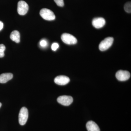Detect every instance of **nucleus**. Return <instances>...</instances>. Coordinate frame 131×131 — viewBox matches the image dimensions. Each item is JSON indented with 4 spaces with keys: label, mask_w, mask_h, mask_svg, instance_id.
<instances>
[{
    "label": "nucleus",
    "mask_w": 131,
    "mask_h": 131,
    "mask_svg": "<svg viewBox=\"0 0 131 131\" xmlns=\"http://www.w3.org/2000/svg\"><path fill=\"white\" fill-rule=\"evenodd\" d=\"M40 15L43 19L47 20H54L56 16L51 10L46 8H42L40 10Z\"/></svg>",
    "instance_id": "obj_1"
},
{
    "label": "nucleus",
    "mask_w": 131,
    "mask_h": 131,
    "mask_svg": "<svg viewBox=\"0 0 131 131\" xmlns=\"http://www.w3.org/2000/svg\"><path fill=\"white\" fill-rule=\"evenodd\" d=\"M28 117V109L26 107H22L19 114V122L21 125H24L26 123Z\"/></svg>",
    "instance_id": "obj_2"
},
{
    "label": "nucleus",
    "mask_w": 131,
    "mask_h": 131,
    "mask_svg": "<svg viewBox=\"0 0 131 131\" xmlns=\"http://www.w3.org/2000/svg\"><path fill=\"white\" fill-rule=\"evenodd\" d=\"M114 39L113 37H108L102 40L99 45V49L101 51L106 50L112 45Z\"/></svg>",
    "instance_id": "obj_3"
},
{
    "label": "nucleus",
    "mask_w": 131,
    "mask_h": 131,
    "mask_svg": "<svg viewBox=\"0 0 131 131\" xmlns=\"http://www.w3.org/2000/svg\"><path fill=\"white\" fill-rule=\"evenodd\" d=\"M61 38L62 41L66 44L74 45L77 42L76 38L69 34H63L61 35Z\"/></svg>",
    "instance_id": "obj_4"
},
{
    "label": "nucleus",
    "mask_w": 131,
    "mask_h": 131,
    "mask_svg": "<svg viewBox=\"0 0 131 131\" xmlns=\"http://www.w3.org/2000/svg\"><path fill=\"white\" fill-rule=\"evenodd\" d=\"M28 4L24 1H19L18 3L17 11L20 15H25L27 13L28 10Z\"/></svg>",
    "instance_id": "obj_5"
},
{
    "label": "nucleus",
    "mask_w": 131,
    "mask_h": 131,
    "mask_svg": "<svg viewBox=\"0 0 131 131\" xmlns=\"http://www.w3.org/2000/svg\"><path fill=\"white\" fill-rule=\"evenodd\" d=\"M130 77V74L127 71L120 70L117 71L116 77L117 80L121 81H125L129 80Z\"/></svg>",
    "instance_id": "obj_6"
},
{
    "label": "nucleus",
    "mask_w": 131,
    "mask_h": 131,
    "mask_svg": "<svg viewBox=\"0 0 131 131\" xmlns=\"http://www.w3.org/2000/svg\"><path fill=\"white\" fill-rule=\"evenodd\" d=\"M58 102L63 106H68L73 102V99L71 96L67 95H63L59 96L57 98Z\"/></svg>",
    "instance_id": "obj_7"
},
{
    "label": "nucleus",
    "mask_w": 131,
    "mask_h": 131,
    "mask_svg": "<svg viewBox=\"0 0 131 131\" xmlns=\"http://www.w3.org/2000/svg\"><path fill=\"white\" fill-rule=\"evenodd\" d=\"M70 80L68 77L64 75H59L54 79L56 84L59 85H64L69 82Z\"/></svg>",
    "instance_id": "obj_8"
},
{
    "label": "nucleus",
    "mask_w": 131,
    "mask_h": 131,
    "mask_svg": "<svg viewBox=\"0 0 131 131\" xmlns=\"http://www.w3.org/2000/svg\"><path fill=\"white\" fill-rule=\"evenodd\" d=\"M106 24L105 19L101 17L95 18L92 21V25L96 28H102Z\"/></svg>",
    "instance_id": "obj_9"
},
{
    "label": "nucleus",
    "mask_w": 131,
    "mask_h": 131,
    "mask_svg": "<svg viewBox=\"0 0 131 131\" xmlns=\"http://www.w3.org/2000/svg\"><path fill=\"white\" fill-rule=\"evenodd\" d=\"M13 74L11 73H5L0 75V83H5L13 78Z\"/></svg>",
    "instance_id": "obj_10"
},
{
    "label": "nucleus",
    "mask_w": 131,
    "mask_h": 131,
    "mask_svg": "<svg viewBox=\"0 0 131 131\" xmlns=\"http://www.w3.org/2000/svg\"><path fill=\"white\" fill-rule=\"evenodd\" d=\"M86 126L88 131H100L98 125L93 121L88 122Z\"/></svg>",
    "instance_id": "obj_11"
},
{
    "label": "nucleus",
    "mask_w": 131,
    "mask_h": 131,
    "mask_svg": "<svg viewBox=\"0 0 131 131\" xmlns=\"http://www.w3.org/2000/svg\"><path fill=\"white\" fill-rule=\"evenodd\" d=\"M10 38L13 41L16 43H19L20 41V34L18 31L15 30L12 31Z\"/></svg>",
    "instance_id": "obj_12"
},
{
    "label": "nucleus",
    "mask_w": 131,
    "mask_h": 131,
    "mask_svg": "<svg viewBox=\"0 0 131 131\" xmlns=\"http://www.w3.org/2000/svg\"><path fill=\"white\" fill-rule=\"evenodd\" d=\"M124 9L127 13H131V3L130 2L126 3L124 6Z\"/></svg>",
    "instance_id": "obj_13"
},
{
    "label": "nucleus",
    "mask_w": 131,
    "mask_h": 131,
    "mask_svg": "<svg viewBox=\"0 0 131 131\" xmlns=\"http://www.w3.org/2000/svg\"><path fill=\"white\" fill-rule=\"evenodd\" d=\"M5 49L6 47L4 45H0V58H3L5 56L4 52Z\"/></svg>",
    "instance_id": "obj_14"
},
{
    "label": "nucleus",
    "mask_w": 131,
    "mask_h": 131,
    "mask_svg": "<svg viewBox=\"0 0 131 131\" xmlns=\"http://www.w3.org/2000/svg\"><path fill=\"white\" fill-rule=\"evenodd\" d=\"M57 6L59 7H63L64 6L63 0H54Z\"/></svg>",
    "instance_id": "obj_15"
},
{
    "label": "nucleus",
    "mask_w": 131,
    "mask_h": 131,
    "mask_svg": "<svg viewBox=\"0 0 131 131\" xmlns=\"http://www.w3.org/2000/svg\"><path fill=\"white\" fill-rule=\"evenodd\" d=\"M59 47V45L57 43H54L52 44L51 46L52 50L54 51L57 50V49H58Z\"/></svg>",
    "instance_id": "obj_16"
},
{
    "label": "nucleus",
    "mask_w": 131,
    "mask_h": 131,
    "mask_svg": "<svg viewBox=\"0 0 131 131\" xmlns=\"http://www.w3.org/2000/svg\"><path fill=\"white\" fill-rule=\"evenodd\" d=\"M40 45L42 47H46L47 45V42L45 40H42L40 41Z\"/></svg>",
    "instance_id": "obj_17"
},
{
    "label": "nucleus",
    "mask_w": 131,
    "mask_h": 131,
    "mask_svg": "<svg viewBox=\"0 0 131 131\" xmlns=\"http://www.w3.org/2000/svg\"><path fill=\"white\" fill-rule=\"evenodd\" d=\"M3 27V24L2 21H0V31L1 30Z\"/></svg>",
    "instance_id": "obj_18"
},
{
    "label": "nucleus",
    "mask_w": 131,
    "mask_h": 131,
    "mask_svg": "<svg viewBox=\"0 0 131 131\" xmlns=\"http://www.w3.org/2000/svg\"><path fill=\"white\" fill-rule=\"evenodd\" d=\"M2 106V103L0 102V108Z\"/></svg>",
    "instance_id": "obj_19"
}]
</instances>
